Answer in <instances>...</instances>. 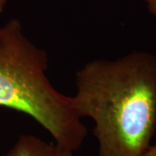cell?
I'll return each mask as SVG.
<instances>
[{
    "label": "cell",
    "instance_id": "6da1fadb",
    "mask_svg": "<svg viewBox=\"0 0 156 156\" xmlns=\"http://www.w3.org/2000/svg\"><path fill=\"white\" fill-rule=\"evenodd\" d=\"M74 108L95 122L97 156H141L156 132V56L134 50L76 73Z\"/></svg>",
    "mask_w": 156,
    "mask_h": 156
},
{
    "label": "cell",
    "instance_id": "7a4b0ae2",
    "mask_svg": "<svg viewBox=\"0 0 156 156\" xmlns=\"http://www.w3.org/2000/svg\"><path fill=\"white\" fill-rule=\"evenodd\" d=\"M46 51L12 18L0 27V107L32 117L55 143L76 152L88 130L73 105L72 96L59 92L47 76Z\"/></svg>",
    "mask_w": 156,
    "mask_h": 156
},
{
    "label": "cell",
    "instance_id": "3957f363",
    "mask_svg": "<svg viewBox=\"0 0 156 156\" xmlns=\"http://www.w3.org/2000/svg\"><path fill=\"white\" fill-rule=\"evenodd\" d=\"M5 156H74V152L31 134L21 135Z\"/></svg>",
    "mask_w": 156,
    "mask_h": 156
},
{
    "label": "cell",
    "instance_id": "277c9868",
    "mask_svg": "<svg viewBox=\"0 0 156 156\" xmlns=\"http://www.w3.org/2000/svg\"><path fill=\"white\" fill-rule=\"evenodd\" d=\"M147 5V10L153 16L156 17V0H143Z\"/></svg>",
    "mask_w": 156,
    "mask_h": 156
},
{
    "label": "cell",
    "instance_id": "5b68a950",
    "mask_svg": "<svg viewBox=\"0 0 156 156\" xmlns=\"http://www.w3.org/2000/svg\"><path fill=\"white\" fill-rule=\"evenodd\" d=\"M141 156H156V143L151 145Z\"/></svg>",
    "mask_w": 156,
    "mask_h": 156
},
{
    "label": "cell",
    "instance_id": "8992f818",
    "mask_svg": "<svg viewBox=\"0 0 156 156\" xmlns=\"http://www.w3.org/2000/svg\"><path fill=\"white\" fill-rule=\"evenodd\" d=\"M7 1L8 0H0V14L3 12L5 7L6 4H7Z\"/></svg>",
    "mask_w": 156,
    "mask_h": 156
}]
</instances>
